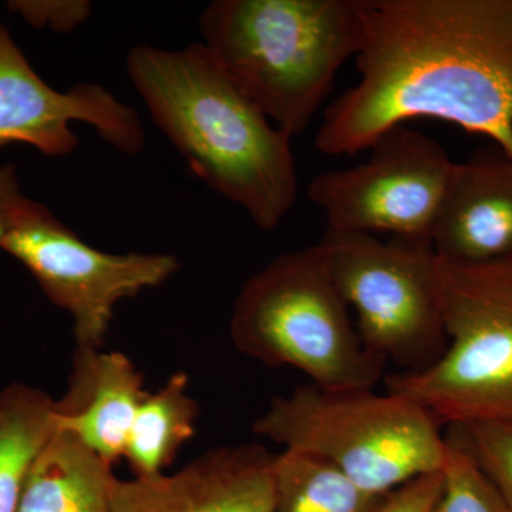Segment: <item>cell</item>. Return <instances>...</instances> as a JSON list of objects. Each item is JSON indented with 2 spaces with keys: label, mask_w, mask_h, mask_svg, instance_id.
Segmentation results:
<instances>
[{
  "label": "cell",
  "mask_w": 512,
  "mask_h": 512,
  "mask_svg": "<svg viewBox=\"0 0 512 512\" xmlns=\"http://www.w3.org/2000/svg\"><path fill=\"white\" fill-rule=\"evenodd\" d=\"M229 332L269 367H293L333 392L375 389L386 362L363 345L316 245L286 252L242 286Z\"/></svg>",
  "instance_id": "obj_5"
},
{
  "label": "cell",
  "mask_w": 512,
  "mask_h": 512,
  "mask_svg": "<svg viewBox=\"0 0 512 512\" xmlns=\"http://www.w3.org/2000/svg\"><path fill=\"white\" fill-rule=\"evenodd\" d=\"M73 123L89 124L127 156H137L146 144L133 107L99 84H76L66 92L53 89L0 23V147L28 144L45 156H69L79 146Z\"/></svg>",
  "instance_id": "obj_10"
},
{
  "label": "cell",
  "mask_w": 512,
  "mask_h": 512,
  "mask_svg": "<svg viewBox=\"0 0 512 512\" xmlns=\"http://www.w3.org/2000/svg\"><path fill=\"white\" fill-rule=\"evenodd\" d=\"M202 45L286 136L302 134L362 47L357 0H217Z\"/></svg>",
  "instance_id": "obj_3"
},
{
  "label": "cell",
  "mask_w": 512,
  "mask_h": 512,
  "mask_svg": "<svg viewBox=\"0 0 512 512\" xmlns=\"http://www.w3.org/2000/svg\"><path fill=\"white\" fill-rule=\"evenodd\" d=\"M447 348L436 363L387 379L441 424L512 419V259L463 264L437 255Z\"/></svg>",
  "instance_id": "obj_6"
},
{
  "label": "cell",
  "mask_w": 512,
  "mask_h": 512,
  "mask_svg": "<svg viewBox=\"0 0 512 512\" xmlns=\"http://www.w3.org/2000/svg\"><path fill=\"white\" fill-rule=\"evenodd\" d=\"M9 8L20 13L30 25L49 26L56 32H72L90 18L92 3L86 0H62V2H10Z\"/></svg>",
  "instance_id": "obj_20"
},
{
  "label": "cell",
  "mask_w": 512,
  "mask_h": 512,
  "mask_svg": "<svg viewBox=\"0 0 512 512\" xmlns=\"http://www.w3.org/2000/svg\"><path fill=\"white\" fill-rule=\"evenodd\" d=\"M127 73L154 124L192 173L239 205L256 227H278L298 198L292 138L266 117L202 43L141 45Z\"/></svg>",
  "instance_id": "obj_2"
},
{
  "label": "cell",
  "mask_w": 512,
  "mask_h": 512,
  "mask_svg": "<svg viewBox=\"0 0 512 512\" xmlns=\"http://www.w3.org/2000/svg\"><path fill=\"white\" fill-rule=\"evenodd\" d=\"M274 458L244 444L208 451L170 476L117 478L110 512H272Z\"/></svg>",
  "instance_id": "obj_11"
},
{
  "label": "cell",
  "mask_w": 512,
  "mask_h": 512,
  "mask_svg": "<svg viewBox=\"0 0 512 512\" xmlns=\"http://www.w3.org/2000/svg\"><path fill=\"white\" fill-rule=\"evenodd\" d=\"M316 248L356 312L357 332L370 352L403 373L421 372L440 359L448 340L430 238L326 229Z\"/></svg>",
  "instance_id": "obj_7"
},
{
  "label": "cell",
  "mask_w": 512,
  "mask_h": 512,
  "mask_svg": "<svg viewBox=\"0 0 512 512\" xmlns=\"http://www.w3.org/2000/svg\"><path fill=\"white\" fill-rule=\"evenodd\" d=\"M143 375L120 352L76 346L69 387L55 400L56 429L72 434L113 467L144 397Z\"/></svg>",
  "instance_id": "obj_13"
},
{
  "label": "cell",
  "mask_w": 512,
  "mask_h": 512,
  "mask_svg": "<svg viewBox=\"0 0 512 512\" xmlns=\"http://www.w3.org/2000/svg\"><path fill=\"white\" fill-rule=\"evenodd\" d=\"M359 82L326 109L315 147L369 150L413 119L480 134L512 158V0H357Z\"/></svg>",
  "instance_id": "obj_1"
},
{
  "label": "cell",
  "mask_w": 512,
  "mask_h": 512,
  "mask_svg": "<svg viewBox=\"0 0 512 512\" xmlns=\"http://www.w3.org/2000/svg\"><path fill=\"white\" fill-rule=\"evenodd\" d=\"M369 150L366 163L318 174L309 184V198L328 229L431 239L456 165L446 148L403 124Z\"/></svg>",
  "instance_id": "obj_9"
},
{
  "label": "cell",
  "mask_w": 512,
  "mask_h": 512,
  "mask_svg": "<svg viewBox=\"0 0 512 512\" xmlns=\"http://www.w3.org/2000/svg\"><path fill=\"white\" fill-rule=\"evenodd\" d=\"M431 244L440 258L463 264L512 259V158L503 150L454 165Z\"/></svg>",
  "instance_id": "obj_12"
},
{
  "label": "cell",
  "mask_w": 512,
  "mask_h": 512,
  "mask_svg": "<svg viewBox=\"0 0 512 512\" xmlns=\"http://www.w3.org/2000/svg\"><path fill=\"white\" fill-rule=\"evenodd\" d=\"M441 427L402 394L333 392L308 384L274 397L252 431L284 450L326 461L367 493L389 495L441 471L447 447Z\"/></svg>",
  "instance_id": "obj_4"
},
{
  "label": "cell",
  "mask_w": 512,
  "mask_h": 512,
  "mask_svg": "<svg viewBox=\"0 0 512 512\" xmlns=\"http://www.w3.org/2000/svg\"><path fill=\"white\" fill-rule=\"evenodd\" d=\"M0 249L28 268L53 305L72 315L76 346L87 348H103L123 299L163 285L178 269L170 254L99 251L26 197L0 234Z\"/></svg>",
  "instance_id": "obj_8"
},
{
  "label": "cell",
  "mask_w": 512,
  "mask_h": 512,
  "mask_svg": "<svg viewBox=\"0 0 512 512\" xmlns=\"http://www.w3.org/2000/svg\"><path fill=\"white\" fill-rule=\"evenodd\" d=\"M25 195L20 190L18 174L13 165H0V234Z\"/></svg>",
  "instance_id": "obj_22"
},
{
  "label": "cell",
  "mask_w": 512,
  "mask_h": 512,
  "mask_svg": "<svg viewBox=\"0 0 512 512\" xmlns=\"http://www.w3.org/2000/svg\"><path fill=\"white\" fill-rule=\"evenodd\" d=\"M55 431L49 394L25 383L0 389V512L18 511L30 468Z\"/></svg>",
  "instance_id": "obj_16"
},
{
  "label": "cell",
  "mask_w": 512,
  "mask_h": 512,
  "mask_svg": "<svg viewBox=\"0 0 512 512\" xmlns=\"http://www.w3.org/2000/svg\"><path fill=\"white\" fill-rule=\"evenodd\" d=\"M389 495L367 493L311 454L284 450L274 458L272 512H379Z\"/></svg>",
  "instance_id": "obj_17"
},
{
  "label": "cell",
  "mask_w": 512,
  "mask_h": 512,
  "mask_svg": "<svg viewBox=\"0 0 512 512\" xmlns=\"http://www.w3.org/2000/svg\"><path fill=\"white\" fill-rule=\"evenodd\" d=\"M440 487L441 471L414 478L393 491L379 512H430Z\"/></svg>",
  "instance_id": "obj_21"
},
{
  "label": "cell",
  "mask_w": 512,
  "mask_h": 512,
  "mask_svg": "<svg viewBox=\"0 0 512 512\" xmlns=\"http://www.w3.org/2000/svg\"><path fill=\"white\" fill-rule=\"evenodd\" d=\"M116 481L113 467L56 429L30 468L16 512H110Z\"/></svg>",
  "instance_id": "obj_14"
},
{
  "label": "cell",
  "mask_w": 512,
  "mask_h": 512,
  "mask_svg": "<svg viewBox=\"0 0 512 512\" xmlns=\"http://www.w3.org/2000/svg\"><path fill=\"white\" fill-rule=\"evenodd\" d=\"M453 427L512 512V419L476 420Z\"/></svg>",
  "instance_id": "obj_19"
},
{
  "label": "cell",
  "mask_w": 512,
  "mask_h": 512,
  "mask_svg": "<svg viewBox=\"0 0 512 512\" xmlns=\"http://www.w3.org/2000/svg\"><path fill=\"white\" fill-rule=\"evenodd\" d=\"M188 376L175 373L156 393H147L128 434L126 458L134 478L163 476L180 448L195 436L198 403L188 393Z\"/></svg>",
  "instance_id": "obj_15"
},
{
  "label": "cell",
  "mask_w": 512,
  "mask_h": 512,
  "mask_svg": "<svg viewBox=\"0 0 512 512\" xmlns=\"http://www.w3.org/2000/svg\"><path fill=\"white\" fill-rule=\"evenodd\" d=\"M448 427L441 487L430 512H510L456 427Z\"/></svg>",
  "instance_id": "obj_18"
}]
</instances>
